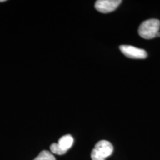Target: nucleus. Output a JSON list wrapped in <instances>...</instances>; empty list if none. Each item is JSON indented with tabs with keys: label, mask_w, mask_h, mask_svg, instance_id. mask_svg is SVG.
Returning a JSON list of instances; mask_svg holds the SVG:
<instances>
[{
	"label": "nucleus",
	"mask_w": 160,
	"mask_h": 160,
	"mask_svg": "<svg viewBox=\"0 0 160 160\" xmlns=\"http://www.w3.org/2000/svg\"><path fill=\"white\" fill-rule=\"evenodd\" d=\"M73 143V137H72L71 135L68 134V135L63 136V137L60 138L57 144L60 148L66 153V152L68 151V150L72 147Z\"/></svg>",
	"instance_id": "39448f33"
},
{
	"label": "nucleus",
	"mask_w": 160,
	"mask_h": 160,
	"mask_svg": "<svg viewBox=\"0 0 160 160\" xmlns=\"http://www.w3.org/2000/svg\"><path fill=\"white\" fill-rule=\"evenodd\" d=\"M50 149H51V152L52 153H54V154H58V155H63L65 154V152L63 151L59 147L57 143H53L50 147Z\"/></svg>",
	"instance_id": "0eeeda50"
},
{
	"label": "nucleus",
	"mask_w": 160,
	"mask_h": 160,
	"mask_svg": "<svg viewBox=\"0 0 160 160\" xmlns=\"http://www.w3.org/2000/svg\"><path fill=\"white\" fill-rule=\"evenodd\" d=\"M33 160H56V158L51 152L48 151H42L39 153Z\"/></svg>",
	"instance_id": "423d86ee"
},
{
	"label": "nucleus",
	"mask_w": 160,
	"mask_h": 160,
	"mask_svg": "<svg viewBox=\"0 0 160 160\" xmlns=\"http://www.w3.org/2000/svg\"><path fill=\"white\" fill-rule=\"evenodd\" d=\"M159 20L151 19L146 20L141 24L138 30L139 34L145 39H151L160 37Z\"/></svg>",
	"instance_id": "f257e3e1"
},
{
	"label": "nucleus",
	"mask_w": 160,
	"mask_h": 160,
	"mask_svg": "<svg viewBox=\"0 0 160 160\" xmlns=\"http://www.w3.org/2000/svg\"><path fill=\"white\" fill-rule=\"evenodd\" d=\"M121 3V0H98L95 3V8L100 13H108L114 11Z\"/></svg>",
	"instance_id": "7ed1b4c3"
},
{
	"label": "nucleus",
	"mask_w": 160,
	"mask_h": 160,
	"mask_svg": "<svg viewBox=\"0 0 160 160\" xmlns=\"http://www.w3.org/2000/svg\"><path fill=\"white\" fill-rule=\"evenodd\" d=\"M119 48L124 55L131 59H145L148 56L145 50L138 48L134 46L121 45Z\"/></svg>",
	"instance_id": "20e7f679"
},
{
	"label": "nucleus",
	"mask_w": 160,
	"mask_h": 160,
	"mask_svg": "<svg viewBox=\"0 0 160 160\" xmlns=\"http://www.w3.org/2000/svg\"><path fill=\"white\" fill-rule=\"evenodd\" d=\"M6 0H0V2H5Z\"/></svg>",
	"instance_id": "6e6552de"
},
{
	"label": "nucleus",
	"mask_w": 160,
	"mask_h": 160,
	"mask_svg": "<svg viewBox=\"0 0 160 160\" xmlns=\"http://www.w3.org/2000/svg\"><path fill=\"white\" fill-rule=\"evenodd\" d=\"M113 147L107 140H101L96 144L94 148L92 150V160H105L113 153Z\"/></svg>",
	"instance_id": "f03ea898"
}]
</instances>
